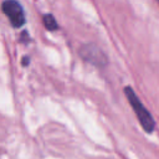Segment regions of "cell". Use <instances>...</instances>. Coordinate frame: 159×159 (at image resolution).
<instances>
[{
  "label": "cell",
  "instance_id": "obj_1",
  "mask_svg": "<svg viewBox=\"0 0 159 159\" xmlns=\"http://www.w3.org/2000/svg\"><path fill=\"white\" fill-rule=\"evenodd\" d=\"M139 124L142 125L143 130H145L148 134H152L154 130H155V120L154 118L152 117L150 112L147 109V107L142 103V101L139 99V97L137 96V93L134 92V89L130 87V86H127L124 87L123 89Z\"/></svg>",
  "mask_w": 159,
  "mask_h": 159
},
{
  "label": "cell",
  "instance_id": "obj_2",
  "mask_svg": "<svg viewBox=\"0 0 159 159\" xmlns=\"http://www.w3.org/2000/svg\"><path fill=\"white\" fill-rule=\"evenodd\" d=\"M80 56L88 62L89 65L98 67V68H103L108 65V57L107 55L102 51V48H99L97 45L94 43H84L80 47L78 50Z\"/></svg>",
  "mask_w": 159,
  "mask_h": 159
},
{
  "label": "cell",
  "instance_id": "obj_3",
  "mask_svg": "<svg viewBox=\"0 0 159 159\" xmlns=\"http://www.w3.org/2000/svg\"><path fill=\"white\" fill-rule=\"evenodd\" d=\"M1 10L6 15V17L10 20L14 27H21L25 24L26 21L25 12L21 4L17 0H5L1 4Z\"/></svg>",
  "mask_w": 159,
  "mask_h": 159
},
{
  "label": "cell",
  "instance_id": "obj_4",
  "mask_svg": "<svg viewBox=\"0 0 159 159\" xmlns=\"http://www.w3.org/2000/svg\"><path fill=\"white\" fill-rule=\"evenodd\" d=\"M42 21H43V25L48 30V31H56L58 29V25H57V21L55 19V16L52 14H45L42 16Z\"/></svg>",
  "mask_w": 159,
  "mask_h": 159
},
{
  "label": "cell",
  "instance_id": "obj_5",
  "mask_svg": "<svg viewBox=\"0 0 159 159\" xmlns=\"http://www.w3.org/2000/svg\"><path fill=\"white\" fill-rule=\"evenodd\" d=\"M29 62H30V57H27V56H26V57H24V58H22V65H24V66H27V65H29Z\"/></svg>",
  "mask_w": 159,
  "mask_h": 159
},
{
  "label": "cell",
  "instance_id": "obj_6",
  "mask_svg": "<svg viewBox=\"0 0 159 159\" xmlns=\"http://www.w3.org/2000/svg\"><path fill=\"white\" fill-rule=\"evenodd\" d=\"M157 1H158V4H159V0H157Z\"/></svg>",
  "mask_w": 159,
  "mask_h": 159
}]
</instances>
